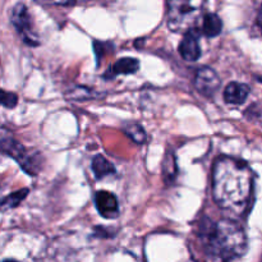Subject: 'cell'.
<instances>
[{
  "instance_id": "16",
  "label": "cell",
  "mask_w": 262,
  "mask_h": 262,
  "mask_svg": "<svg viewBox=\"0 0 262 262\" xmlns=\"http://www.w3.org/2000/svg\"><path fill=\"white\" fill-rule=\"evenodd\" d=\"M18 104V96L14 92H8L0 89V106L8 107V109H13L17 106Z\"/></svg>"
},
{
  "instance_id": "8",
  "label": "cell",
  "mask_w": 262,
  "mask_h": 262,
  "mask_svg": "<svg viewBox=\"0 0 262 262\" xmlns=\"http://www.w3.org/2000/svg\"><path fill=\"white\" fill-rule=\"evenodd\" d=\"M179 54L187 61H196L201 56V48L199 43V32L191 30L184 33L179 43Z\"/></svg>"
},
{
  "instance_id": "1",
  "label": "cell",
  "mask_w": 262,
  "mask_h": 262,
  "mask_svg": "<svg viewBox=\"0 0 262 262\" xmlns=\"http://www.w3.org/2000/svg\"><path fill=\"white\" fill-rule=\"evenodd\" d=\"M253 173L242 160L222 156L212 169V196L220 209L234 216H243L250 206Z\"/></svg>"
},
{
  "instance_id": "5",
  "label": "cell",
  "mask_w": 262,
  "mask_h": 262,
  "mask_svg": "<svg viewBox=\"0 0 262 262\" xmlns=\"http://www.w3.org/2000/svg\"><path fill=\"white\" fill-rule=\"evenodd\" d=\"M10 22L14 26L17 32L19 33L20 38L25 41V43L30 46H37L40 43L37 33L33 30L32 18L27 7L22 3H18L10 9Z\"/></svg>"
},
{
  "instance_id": "3",
  "label": "cell",
  "mask_w": 262,
  "mask_h": 262,
  "mask_svg": "<svg viewBox=\"0 0 262 262\" xmlns=\"http://www.w3.org/2000/svg\"><path fill=\"white\" fill-rule=\"evenodd\" d=\"M13 159L20 168L30 176L35 177L41 168L40 152L31 154L19 141L15 140L13 133L7 128L0 127V158Z\"/></svg>"
},
{
  "instance_id": "11",
  "label": "cell",
  "mask_w": 262,
  "mask_h": 262,
  "mask_svg": "<svg viewBox=\"0 0 262 262\" xmlns=\"http://www.w3.org/2000/svg\"><path fill=\"white\" fill-rule=\"evenodd\" d=\"M223 20L215 13H207L202 19V32L207 37H216L222 33Z\"/></svg>"
},
{
  "instance_id": "12",
  "label": "cell",
  "mask_w": 262,
  "mask_h": 262,
  "mask_svg": "<svg viewBox=\"0 0 262 262\" xmlns=\"http://www.w3.org/2000/svg\"><path fill=\"white\" fill-rule=\"evenodd\" d=\"M91 169L97 179H102L105 177L115 174V166L102 155H96L92 159Z\"/></svg>"
},
{
  "instance_id": "18",
  "label": "cell",
  "mask_w": 262,
  "mask_h": 262,
  "mask_svg": "<svg viewBox=\"0 0 262 262\" xmlns=\"http://www.w3.org/2000/svg\"><path fill=\"white\" fill-rule=\"evenodd\" d=\"M257 23H258V26H260V28H261V31H262V7H261L260 12H258V17H257Z\"/></svg>"
},
{
  "instance_id": "2",
  "label": "cell",
  "mask_w": 262,
  "mask_h": 262,
  "mask_svg": "<svg viewBox=\"0 0 262 262\" xmlns=\"http://www.w3.org/2000/svg\"><path fill=\"white\" fill-rule=\"evenodd\" d=\"M205 262H237L247 252V237L241 225L230 219L201 223Z\"/></svg>"
},
{
  "instance_id": "6",
  "label": "cell",
  "mask_w": 262,
  "mask_h": 262,
  "mask_svg": "<svg viewBox=\"0 0 262 262\" xmlns=\"http://www.w3.org/2000/svg\"><path fill=\"white\" fill-rule=\"evenodd\" d=\"M222 81L216 72L210 67H202L197 71L194 77V87L201 95L206 97L214 96L215 92L219 90Z\"/></svg>"
},
{
  "instance_id": "13",
  "label": "cell",
  "mask_w": 262,
  "mask_h": 262,
  "mask_svg": "<svg viewBox=\"0 0 262 262\" xmlns=\"http://www.w3.org/2000/svg\"><path fill=\"white\" fill-rule=\"evenodd\" d=\"M28 193H30V189L22 188L19 189V191H15L13 192V193L8 194L7 197H4V199L0 201V212H5L8 211V210L15 209V207L28 196Z\"/></svg>"
},
{
  "instance_id": "17",
  "label": "cell",
  "mask_w": 262,
  "mask_h": 262,
  "mask_svg": "<svg viewBox=\"0 0 262 262\" xmlns=\"http://www.w3.org/2000/svg\"><path fill=\"white\" fill-rule=\"evenodd\" d=\"M112 43L109 42H101V41H95L94 43V49H95V55H96V59L97 61L101 60L102 55H104L105 53H107L109 51V49L112 48Z\"/></svg>"
},
{
  "instance_id": "4",
  "label": "cell",
  "mask_w": 262,
  "mask_h": 262,
  "mask_svg": "<svg viewBox=\"0 0 262 262\" xmlns=\"http://www.w3.org/2000/svg\"><path fill=\"white\" fill-rule=\"evenodd\" d=\"M201 2L174 0L168 3V26L174 32H188L196 30L199 19L202 17Z\"/></svg>"
},
{
  "instance_id": "7",
  "label": "cell",
  "mask_w": 262,
  "mask_h": 262,
  "mask_svg": "<svg viewBox=\"0 0 262 262\" xmlns=\"http://www.w3.org/2000/svg\"><path fill=\"white\" fill-rule=\"evenodd\" d=\"M95 206L105 219H115L119 215V204L117 197L107 191H99L95 194Z\"/></svg>"
},
{
  "instance_id": "15",
  "label": "cell",
  "mask_w": 262,
  "mask_h": 262,
  "mask_svg": "<svg viewBox=\"0 0 262 262\" xmlns=\"http://www.w3.org/2000/svg\"><path fill=\"white\" fill-rule=\"evenodd\" d=\"M163 174L164 179L166 182H173L174 178L177 177V161L176 156H174L173 151H168L164 158V164H163Z\"/></svg>"
},
{
  "instance_id": "19",
  "label": "cell",
  "mask_w": 262,
  "mask_h": 262,
  "mask_svg": "<svg viewBox=\"0 0 262 262\" xmlns=\"http://www.w3.org/2000/svg\"><path fill=\"white\" fill-rule=\"evenodd\" d=\"M3 262H18V261H15V260H5V261H3Z\"/></svg>"
},
{
  "instance_id": "9",
  "label": "cell",
  "mask_w": 262,
  "mask_h": 262,
  "mask_svg": "<svg viewBox=\"0 0 262 262\" xmlns=\"http://www.w3.org/2000/svg\"><path fill=\"white\" fill-rule=\"evenodd\" d=\"M251 89L248 84L241 82H230L224 90V100L227 104L241 105L247 100Z\"/></svg>"
},
{
  "instance_id": "10",
  "label": "cell",
  "mask_w": 262,
  "mask_h": 262,
  "mask_svg": "<svg viewBox=\"0 0 262 262\" xmlns=\"http://www.w3.org/2000/svg\"><path fill=\"white\" fill-rule=\"evenodd\" d=\"M140 69V61L136 58H122L114 63L112 69H109L110 77L118 74H133Z\"/></svg>"
},
{
  "instance_id": "14",
  "label": "cell",
  "mask_w": 262,
  "mask_h": 262,
  "mask_svg": "<svg viewBox=\"0 0 262 262\" xmlns=\"http://www.w3.org/2000/svg\"><path fill=\"white\" fill-rule=\"evenodd\" d=\"M123 132L128 136V137L132 138L136 143H145L147 140V135H146L145 129L141 124L136 122H128L125 123L122 127Z\"/></svg>"
}]
</instances>
